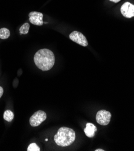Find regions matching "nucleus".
Returning <instances> with one entry per match:
<instances>
[{
  "mask_svg": "<svg viewBox=\"0 0 134 151\" xmlns=\"http://www.w3.org/2000/svg\"><path fill=\"white\" fill-rule=\"evenodd\" d=\"M34 62L36 66L43 71H48L54 66L55 57L53 52L49 49H41L34 56Z\"/></svg>",
  "mask_w": 134,
  "mask_h": 151,
  "instance_id": "nucleus-1",
  "label": "nucleus"
},
{
  "mask_svg": "<svg viewBox=\"0 0 134 151\" xmlns=\"http://www.w3.org/2000/svg\"><path fill=\"white\" fill-rule=\"evenodd\" d=\"M76 139V133L74 131L65 127L59 129L57 134L54 135V142L57 145L66 147L73 143Z\"/></svg>",
  "mask_w": 134,
  "mask_h": 151,
  "instance_id": "nucleus-2",
  "label": "nucleus"
},
{
  "mask_svg": "<svg viewBox=\"0 0 134 151\" xmlns=\"http://www.w3.org/2000/svg\"><path fill=\"white\" fill-rule=\"evenodd\" d=\"M47 119V114L42 110L35 112L30 119V124L32 127H38Z\"/></svg>",
  "mask_w": 134,
  "mask_h": 151,
  "instance_id": "nucleus-3",
  "label": "nucleus"
},
{
  "mask_svg": "<svg viewBox=\"0 0 134 151\" xmlns=\"http://www.w3.org/2000/svg\"><path fill=\"white\" fill-rule=\"evenodd\" d=\"M111 118V113L105 110H101L99 111L96 117L97 122L99 124L103 126H106L109 124Z\"/></svg>",
  "mask_w": 134,
  "mask_h": 151,
  "instance_id": "nucleus-4",
  "label": "nucleus"
},
{
  "mask_svg": "<svg viewBox=\"0 0 134 151\" xmlns=\"http://www.w3.org/2000/svg\"><path fill=\"white\" fill-rule=\"evenodd\" d=\"M69 37L72 41L77 43L78 44L81 45V46H83V47L88 46V42L87 41L86 38L82 33L79 32L74 31L72 32L70 35Z\"/></svg>",
  "mask_w": 134,
  "mask_h": 151,
  "instance_id": "nucleus-5",
  "label": "nucleus"
},
{
  "mask_svg": "<svg viewBox=\"0 0 134 151\" xmlns=\"http://www.w3.org/2000/svg\"><path fill=\"white\" fill-rule=\"evenodd\" d=\"M120 12L124 17L131 18L134 17V5L129 2H126L122 6Z\"/></svg>",
  "mask_w": 134,
  "mask_h": 151,
  "instance_id": "nucleus-6",
  "label": "nucleus"
},
{
  "mask_svg": "<svg viewBox=\"0 0 134 151\" xmlns=\"http://www.w3.org/2000/svg\"><path fill=\"white\" fill-rule=\"evenodd\" d=\"M29 21L32 24L41 26L43 24V17L42 13L38 12H32L29 13Z\"/></svg>",
  "mask_w": 134,
  "mask_h": 151,
  "instance_id": "nucleus-7",
  "label": "nucleus"
},
{
  "mask_svg": "<svg viewBox=\"0 0 134 151\" xmlns=\"http://www.w3.org/2000/svg\"><path fill=\"white\" fill-rule=\"evenodd\" d=\"M96 131H97V128L93 124H91V123L86 124V127L84 129V132L88 137H89V138L94 137Z\"/></svg>",
  "mask_w": 134,
  "mask_h": 151,
  "instance_id": "nucleus-8",
  "label": "nucleus"
},
{
  "mask_svg": "<svg viewBox=\"0 0 134 151\" xmlns=\"http://www.w3.org/2000/svg\"><path fill=\"white\" fill-rule=\"evenodd\" d=\"M10 31L9 29L6 28H2L0 29V39H7L10 36Z\"/></svg>",
  "mask_w": 134,
  "mask_h": 151,
  "instance_id": "nucleus-9",
  "label": "nucleus"
},
{
  "mask_svg": "<svg viewBox=\"0 0 134 151\" xmlns=\"http://www.w3.org/2000/svg\"><path fill=\"white\" fill-rule=\"evenodd\" d=\"M3 118L7 122H11L14 118V114L10 110H6L4 113Z\"/></svg>",
  "mask_w": 134,
  "mask_h": 151,
  "instance_id": "nucleus-10",
  "label": "nucleus"
},
{
  "mask_svg": "<svg viewBox=\"0 0 134 151\" xmlns=\"http://www.w3.org/2000/svg\"><path fill=\"white\" fill-rule=\"evenodd\" d=\"M30 25L28 23L24 24L20 28V33L21 35H27L29 32Z\"/></svg>",
  "mask_w": 134,
  "mask_h": 151,
  "instance_id": "nucleus-11",
  "label": "nucleus"
},
{
  "mask_svg": "<svg viewBox=\"0 0 134 151\" xmlns=\"http://www.w3.org/2000/svg\"><path fill=\"white\" fill-rule=\"evenodd\" d=\"M27 150L28 151H39L40 148L35 143H33L28 146V147H27Z\"/></svg>",
  "mask_w": 134,
  "mask_h": 151,
  "instance_id": "nucleus-12",
  "label": "nucleus"
},
{
  "mask_svg": "<svg viewBox=\"0 0 134 151\" xmlns=\"http://www.w3.org/2000/svg\"><path fill=\"white\" fill-rule=\"evenodd\" d=\"M3 92H4V90H3V88L2 87L0 86V98H1V96H3Z\"/></svg>",
  "mask_w": 134,
  "mask_h": 151,
  "instance_id": "nucleus-13",
  "label": "nucleus"
},
{
  "mask_svg": "<svg viewBox=\"0 0 134 151\" xmlns=\"http://www.w3.org/2000/svg\"><path fill=\"white\" fill-rule=\"evenodd\" d=\"M109 1H111L113 2V3H117L120 1H121V0H109Z\"/></svg>",
  "mask_w": 134,
  "mask_h": 151,
  "instance_id": "nucleus-14",
  "label": "nucleus"
},
{
  "mask_svg": "<svg viewBox=\"0 0 134 151\" xmlns=\"http://www.w3.org/2000/svg\"><path fill=\"white\" fill-rule=\"evenodd\" d=\"M95 150L96 151H104L105 150H103V149H96Z\"/></svg>",
  "mask_w": 134,
  "mask_h": 151,
  "instance_id": "nucleus-15",
  "label": "nucleus"
}]
</instances>
